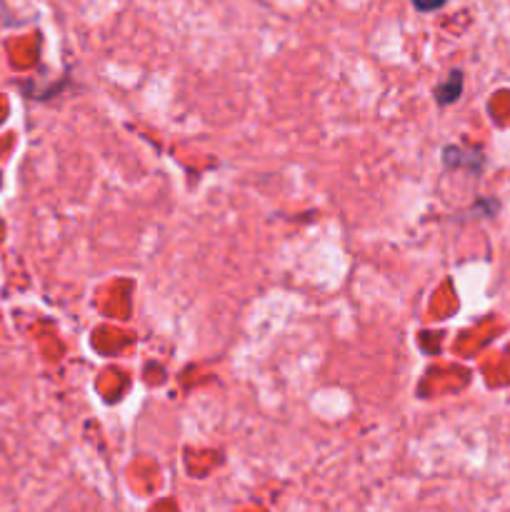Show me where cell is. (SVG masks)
Listing matches in <instances>:
<instances>
[{
  "label": "cell",
  "instance_id": "obj_2",
  "mask_svg": "<svg viewBox=\"0 0 510 512\" xmlns=\"http://www.w3.org/2000/svg\"><path fill=\"white\" fill-rule=\"evenodd\" d=\"M410 3H413L415 10H420V13H433V10L443 8L448 0H410Z\"/></svg>",
  "mask_w": 510,
  "mask_h": 512
},
{
  "label": "cell",
  "instance_id": "obj_1",
  "mask_svg": "<svg viewBox=\"0 0 510 512\" xmlns=\"http://www.w3.org/2000/svg\"><path fill=\"white\" fill-rule=\"evenodd\" d=\"M460 73H450V83L448 85H440V88H435V98H438V103H450V100L458 98L460 93Z\"/></svg>",
  "mask_w": 510,
  "mask_h": 512
}]
</instances>
